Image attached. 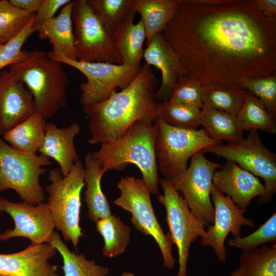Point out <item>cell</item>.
<instances>
[{
  "mask_svg": "<svg viewBox=\"0 0 276 276\" xmlns=\"http://www.w3.org/2000/svg\"><path fill=\"white\" fill-rule=\"evenodd\" d=\"M236 163L241 168L264 180V192L257 203L271 201L276 192V154L263 143L256 130L249 131L247 136L233 143L222 144L202 151Z\"/></svg>",
  "mask_w": 276,
  "mask_h": 276,
  "instance_id": "9",
  "label": "cell"
},
{
  "mask_svg": "<svg viewBox=\"0 0 276 276\" xmlns=\"http://www.w3.org/2000/svg\"><path fill=\"white\" fill-rule=\"evenodd\" d=\"M121 276H135L132 272L130 271L124 272Z\"/></svg>",
  "mask_w": 276,
  "mask_h": 276,
  "instance_id": "43",
  "label": "cell"
},
{
  "mask_svg": "<svg viewBox=\"0 0 276 276\" xmlns=\"http://www.w3.org/2000/svg\"><path fill=\"white\" fill-rule=\"evenodd\" d=\"M247 92L246 89L236 86H202L201 97L203 107L218 109L236 116Z\"/></svg>",
  "mask_w": 276,
  "mask_h": 276,
  "instance_id": "30",
  "label": "cell"
},
{
  "mask_svg": "<svg viewBox=\"0 0 276 276\" xmlns=\"http://www.w3.org/2000/svg\"><path fill=\"white\" fill-rule=\"evenodd\" d=\"M212 183L242 210H247L252 199L264 192L263 184L257 177L229 160H226L220 170L214 172Z\"/></svg>",
  "mask_w": 276,
  "mask_h": 276,
  "instance_id": "19",
  "label": "cell"
},
{
  "mask_svg": "<svg viewBox=\"0 0 276 276\" xmlns=\"http://www.w3.org/2000/svg\"><path fill=\"white\" fill-rule=\"evenodd\" d=\"M51 164L42 154H29L16 150L0 137V192L13 189L30 204L43 202L45 194L39 177Z\"/></svg>",
  "mask_w": 276,
  "mask_h": 276,
  "instance_id": "8",
  "label": "cell"
},
{
  "mask_svg": "<svg viewBox=\"0 0 276 276\" xmlns=\"http://www.w3.org/2000/svg\"><path fill=\"white\" fill-rule=\"evenodd\" d=\"M204 153L200 151L193 155L189 166L170 179L175 189L181 192L192 214L205 227L214 222L212 177L219 165L207 159Z\"/></svg>",
  "mask_w": 276,
  "mask_h": 276,
  "instance_id": "13",
  "label": "cell"
},
{
  "mask_svg": "<svg viewBox=\"0 0 276 276\" xmlns=\"http://www.w3.org/2000/svg\"><path fill=\"white\" fill-rule=\"evenodd\" d=\"M239 266L243 269V276H276V243L243 251Z\"/></svg>",
  "mask_w": 276,
  "mask_h": 276,
  "instance_id": "31",
  "label": "cell"
},
{
  "mask_svg": "<svg viewBox=\"0 0 276 276\" xmlns=\"http://www.w3.org/2000/svg\"><path fill=\"white\" fill-rule=\"evenodd\" d=\"M70 0H42V3L35 13L34 27L54 17L56 11L61 7L70 3Z\"/></svg>",
  "mask_w": 276,
  "mask_h": 276,
  "instance_id": "39",
  "label": "cell"
},
{
  "mask_svg": "<svg viewBox=\"0 0 276 276\" xmlns=\"http://www.w3.org/2000/svg\"><path fill=\"white\" fill-rule=\"evenodd\" d=\"M34 13L24 29L14 38L0 46V72L6 66L25 61L32 55V52L22 50L28 38L34 32Z\"/></svg>",
  "mask_w": 276,
  "mask_h": 276,
  "instance_id": "35",
  "label": "cell"
},
{
  "mask_svg": "<svg viewBox=\"0 0 276 276\" xmlns=\"http://www.w3.org/2000/svg\"><path fill=\"white\" fill-rule=\"evenodd\" d=\"M251 3L255 9L266 16L276 19L275 0H254Z\"/></svg>",
  "mask_w": 276,
  "mask_h": 276,
  "instance_id": "40",
  "label": "cell"
},
{
  "mask_svg": "<svg viewBox=\"0 0 276 276\" xmlns=\"http://www.w3.org/2000/svg\"><path fill=\"white\" fill-rule=\"evenodd\" d=\"M156 125L137 121L132 124L119 138L101 143L93 156L103 168L109 170H124L128 164L135 165L141 171L151 194L158 192L157 166L155 153Z\"/></svg>",
  "mask_w": 276,
  "mask_h": 276,
  "instance_id": "3",
  "label": "cell"
},
{
  "mask_svg": "<svg viewBox=\"0 0 276 276\" xmlns=\"http://www.w3.org/2000/svg\"><path fill=\"white\" fill-rule=\"evenodd\" d=\"M61 255L63 260L64 276H108L109 269L88 260L83 253L77 254L71 251L63 242L60 235L54 232L49 243Z\"/></svg>",
  "mask_w": 276,
  "mask_h": 276,
  "instance_id": "29",
  "label": "cell"
},
{
  "mask_svg": "<svg viewBox=\"0 0 276 276\" xmlns=\"http://www.w3.org/2000/svg\"><path fill=\"white\" fill-rule=\"evenodd\" d=\"M45 130L44 141L38 152L55 160L62 175L65 176L79 159L74 141L81 127L76 122L65 128H58L56 124L49 123Z\"/></svg>",
  "mask_w": 276,
  "mask_h": 276,
  "instance_id": "20",
  "label": "cell"
},
{
  "mask_svg": "<svg viewBox=\"0 0 276 276\" xmlns=\"http://www.w3.org/2000/svg\"><path fill=\"white\" fill-rule=\"evenodd\" d=\"M2 44H3V43H2V41H1V40H0V46H1Z\"/></svg>",
  "mask_w": 276,
  "mask_h": 276,
  "instance_id": "44",
  "label": "cell"
},
{
  "mask_svg": "<svg viewBox=\"0 0 276 276\" xmlns=\"http://www.w3.org/2000/svg\"><path fill=\"white\" fill-rule=\"evenodd\" d=\"M200 125L212 139L227 143L243 140V131L239 126L236 116L218 109L203 107L200 110Z\"/></svg>",
  "mask_w": 276,
  "mask_h": 276,
  "instance_id": "26",
  "label": "cell"
},
{
  "mask_svg": "<svg viewBox=\"0 0 276 276\" xmlns=\"http://www.w3.org/2000/svg\"><path fill=\"white\" fill-rule=\"evenodd\" d=\"M62 64L43 51H35L28 59L8 66L31 93L34 113L45 120L67 105L69 79Z\"/></svg>",
  "mask_w": 276,
  "mask_h": 276,
  "instance_id": "4",
  "label": "cell"
},
{
  "mask_svg": "<svg viewBox=\"0 0 276 276\" xmlns=\"http://www.w3.org/2000/svg\"><path fill=\"white\" fill-rule=\"evenodd\" d=\"M97 231L104 240L103 255L113 258L124 253L131 241V228L115 215L96 222Z\"/></svg>",
  "mask_w": 276,
  "mask_h": 276,
  "instance_id": "27",
  "label": "cell"
},
{
  "mask_svg": "<svg viewBox=\"0 0 276 276\" xmlns=\"http://www.w3.org/2000/svg\"><path fill=\"white\" fill-rule=\"evenodd\" d=\"M135 14L131 9L119 25L112 36L122 63L140 67L146 33L141 19L136 24L133 22Z\"/></svg>",
  "mask_w": 276,
  "mask_h": 276,
  "instance_id": "22",
  "label": "cell"
},
{
  "mask_svg": "<svg viewBox=\"0 0 276 276\" xmlns=\"http://www.w3.org/2000/svg\"><path fill=\"white\" fill-rule=\"evenodd\" d=\"M211 196L214 209V222L208 226L200 238V243L203 246L212 247L218 261L225 262V241L228 234L231 233L234 238L240 237L243 225L252 228L255 226V223L244 216L246 210L240 209L229 197L218 191L214 186Z\"/></svg>",
  "mask_w": 276,
  "mask_h": 276,
  "instance_id": "14",
  "label": "cell"
},
{
  "mask_svg": "<svg viewBox=\"0 0 276 276\" xmlns=\"http://www.w3.org/2000/svg\"><path fill=\"white\" fill-rule=\"evenodd\" d=\"M50 183L45 189L47 203L55 228L61 232L65 241H71L76 251L79 238L84 236L80 226L81 193L85 186V168L81 160L63 176L59 169L49 171Z\"/></svg>",
  "mask_w": 276,
  "mask_h": 276,
  "instance_id": "5",
  "label": "cell"
},
{
  "mask_svg": "<svg viewBox=\"0 0 276 276\" xmlns=\"http://www.w3.org/2000/svg\"><path fill=\"white\" fill-rule=\"evenodd\" d=\"M158 86L151 66L145 63L125 88L103 101L83 106L89 120L88 143L94 145L116 140L137 121L153 123L158 117Z\"/></svg>",
  "mask_w": 276,
  "mask_h": 276,
  "instance_id": "2",
  "label": "cell"
},
{
  "mask_svg": "<svg viewBox=\"0 0 276 276\" xmlns=\"http://www.w3.org/2000/svg\"><path fill=\"white\" fill-rule=\"evenodd\" d=\"M72 7L73 1H71L63 7L58 15L34 28L40 39L50 41L53 47V51L77 60L72 18Z\"/></svg>",
  "mask_w": 276,
  "mask_h": 276,
  "instance_id": "21",
  "label": "cell"
},
{
  "mask_svg": "<svg viewBox=\"0 0 276 276\" xmlns=\"http://www.w3.org/2000/svg\"><path fill=\"white\" fill-rule=\"evenodd\" d=\"M158 183L163 194L158 195V202L165 208L168 233L178 251L179 268L176 276H187L190 246L203 236L205 227L192 214L187 202L175 189L170 179L161 178Z\"/></svg>",
  "mask_w": 276,
  "mask_h": 276,
  "instance_id": "11",
  "label": "cell"
},
{
  "mask_svg": "<svg viewBox=\"0 0 276 276\" xmlns=\"http://www.w3.org/2000/svg\"><path fill=\"white\" fill-rule=\"evenodd\" d=\"M146 45L143 58L146 63L155 66L162 74L156 98L159 102L168 101L177 82L186 76V72L178 55L162 32L156 34Z\"/></svg>",
  "mask_w": 276,
  "mask_h": 276,
  "instance_id": "18",
  "label": "cell"
},
{
  "mask_svg": "<svg viewBox=\"0 0 276 276\" xmlns=\"http://www.w3.org/2000/svg\"><path fill=\"white\" fill-rule=\"evenodd\" d=\"M200 110L169 101H161L158 103L157 117L174 127L195 129L200 126Z\"/></svg>",
  "mask_w": 276,
  "mask_h": 276,
  "instance_id": "33",
  "label": "cell"
},
{
  "mask_svg": "<svg viewBox=\"0 0 276 276\" xmlns=\"http://www.w3.org/2000/svg\"><path fill=\"white\" fill-rule=\"evenodd\" d=\"M236 119L243 131L260 130L270 134L276 133L275 117L266 109L259 99L248 91Z\"/></svg>",
  "mask_w": 276,
  "mask_h": 276,
  "instance_id": "28",
  "label": "cell"
},
{
  "mask_svg": "<svg viewBox=\"0 0 276 276\" xmlns=\"http://www.w3.org/2000/svg\"><path fill=\"white\" fill-rule=\"evenodd\" d=\"M241 87L259 99L266 109L276 115V75L264 77L247 79Z\"/></svg>",
  "mask_w": 276,
  "mask_h": 276,
  "instance_id": "37",
  "label": "cell"
},
{
  "mask_svg": "<svg viewBox=\"0 0 276 276\" xmlns=\"http://www.w3.org/2000/svg\"><path fill=\"white\" fill-rule=\"evenodd\" d=\"M56 248L49 243H31L25 249L12 254H0V276H59L57 266L49 260Z\"/></svg>",
  "mask_w": 276,
  "mask_h": 276,
  "instance_id": "17",
  "label": "cell"
},
{
  "mask_svg": "<svg viewBox=\"0 0 276 276\" xmlns=\"http://www.w3.org/2000/svg\"><path fill=\"white\" fill-rule=\"evenodd\" d=\"M178 0H132L130 9L140 14L146 33V45L162 32L173 17Z\"/></svg>",
  "mask_w": 276,
  "mask_h": 276,
  "instance_id": "24",
  "label": "cell"
},
{
  "mask_svg": "<svg viewBox=\"0 0 276 276\" xmlns=\"http://www.w3.org/2000/svg\"><path fill=\"white\" fill-rule=\"evenodd\" d=\"M14 6L30 13H35L39 9L42 0H9Z\"/></svg>",
  "mask_w": 276,
  "mask_h": 276,
  "instance_id": "41",
  "label": "cell"
},
{
  "mask_svg": "<svg viewBox=\"0 0 276 276\" xmlns=\"http://www.w3.org/2000/svg\"><path fill=\"white\" fill-rule=\"evenodd\" d=\"M47 54L52 59L77 69L86 77V81L80 85V102L83 106L104 101L118 88H125L141 68L123 63L74 60L53 51Z\"/></svg>",
  "mask_w": 276,
  "mask_h": 276,
  "instance_id": "10",
  "label": "cell"
},
{
  "mask_svg": "<svg viewBox=\"0 0 276 276\" xmlns=\"http://www.w3.org/2000/svg\"><path fill=\"white\" fill-rule=\"evenodd\" d=\"M132 0H86L89 7L107 31L113 36L131 10Z\"/></svg>",
  "mask_w": 276,
  "mask_h": 276,
  "instance_id": "32",
  "label": "cell"
},
{
  "mask_svg": "<svg viewBox=\"0 0 276 276\" xmlns=\"http://www.w3.org/2000/svg\"><path fill=\"white\" fill-rule=\"evenodd\" d=\"M155 153L157 169L164 178L171 179L187 168L189 158L196 153L222 144L211 139L201 129L174 127L157 117Z\"/></svg>",
  "mask_w": 276,
  "mask_h": 276,
  "instance_id": "6",
  "label": "cell"
},
{
  "mask_svg": "<svg viewBox=\"0 0 276 276\" xmlns=\"http://www.w3.org/2000/svg\"><path fill=\"white\" fill-rule=\"evenodd\" d=\"M72 18L77 60L122 64L112 35L92 12L86 0L73 1Z\"/></svg>",
  "mask_w": 276,
  "mask_h": 276,
  "instance_id": "12",
  "label": "cell"
},
{
  "mask_svg": "<svg viewBox=\"0 0 276 276\" xmlns=\"http://www.w3.org/2000/svg\"><path fill=\"white\" fill-rule=\"evenodd\" d=\"M0 211L8 213L14 222L13 229L0 234V241L16 237L28 238L31 243L36 244L51 241L55 227L47 203L32 205L25 201L15 203L0 197Z\"/></svg>",
  "mask_w": 276,
  "mask_h": 276,
  "instance_id": "15",
  "label": "cell"
},
{
  "mask_svg": "<svg viewBox=\"0 0 276 276\" xmlns=\"http://www.w3.org/2000/svg\"><path fill=\"white\" fill-rule=\"evenodd\" d=\"M276 242V213H273L263 224L251 234L245 237L229 239L228 244L243 251L255 250L266 243Z\"/></svg>",
  "mask_w": 276,
  "mask_h": 276,
  "instance_id": "36",
  "label": "cell"
},
{
  "mask_svg": "<svg viewBox=\"0 0 276 276\" xmlns=\"http://www.w3.org/2000/svg\"><path fill=\"white\" fill-rule=\"evenodd\" d=\"M34 113L33 98L9 71L0 72V135Z\"/></svg>",
  "mask_w": 276,
  "mask_h": 276,
  "instance_id": "16",
  "label": "cell"
},
{
  "mask_svg": "<svg viewBox=\"0 0 276 276\" xmlns=\"http://www.w3.org/2000/svg\"><path fill=\"white\" fill-rule=\"evenodd\" d=\"M84 168L86 188L84 199L87 207L89 219L96 222L111 214L110 205L101 186V178L105 172L90 152L85 156Z\"/></svg>",
  "mask_w": 276,
  "mask_h": 276,
  "instance_id": "23",
  "label": "cell"
},
{
  "mask_svg": "<svg viewBox=\"0 0 276 276\" xmlns=\"http://www.w3.org/2000/svg\"><path fill=\"white\" fill-rule=\"evenodd\" d=\"M120 196L113 203L131 214L135 228L146 236H151L160 250L164 266L169 270L175 265L173 244L169 233L165 234L159 224L152 206L150 192L142 178L122 177L117 185Z\"/></svg>",
  "mask_w": 276,
  "mask_h": 276,
  "instance_id": "7",
  "label": "cell"
},
{
  "mask_svg": "<svg viewBox=\"0 0 276 276\" xmlns=\"http://www.w3.org/2000/svg\"><path fill=\"white\" fill-rule=\"evenodd\" d=\"M45 120L34 113L3 135L13 148L29 154H36L45 136Z\"/></svg>",
  "mask_w": 276,
  "mask_h": 276,
  "instance_id": "25",
  "label": "cell"
},
{
  "mask_svg": "<svg viewBox=\"0 0 276 276\" xmlns=\"http://www.w3.org/2000/svg\"><path fill=\"white\" fill-rule=\"evenodd\" d=\"M168 101L201 109L203 107L201 86L185 76L177 82Z\"/></svg>",
  "mask_w": 276,
  "mask_h": 276,
  "instance_id": "38",
  "label": "cell"
},
{
  "mask_svg": "<svg viewBox=\"0 0 276 276\" xmlns=\"http://www.w3.org/2000/svg\"><path fill=\"white\" fill-rule=\"evenodd\" d=\"M178 2L162 34L187 77L201 86L241 87L245 79L276 75L275 18L251 1Z\"/></svg>",
  "mask_w": 276,
  "mask_h": 276,
  "instance_id": "1",
  "label": "cell"
},
{
  "mask_svg": "<svg viewBox=\"0 0 276 276\" xmlns=\"http://www.w3.org/2000/svg\"><path fill=\"white\" fill-rule=\"evenodd\" d=\"M34 14L14 6L9 0H0V40L2 43L17 36Z\"/></svg>",
  "mask_w": 276,
  "mask_h": 276,
  "instance_id": "34",
  "label": "cell"
},
{
  "mask_svg": "<svg viewBox=\"0 0 276 276\" xmlns=\"http://www.w3.org/2000/svg\"><path fill=\"white\" fill-rule=\"evenodd\" d=\"M243 269L241 267L238 266L231 272V276H243Z\"/></svg>",
  "mask_w": 276,
  "mask_h": 276,
  "instance_id": "42",
  "label": "cell"
}]
</instances>
